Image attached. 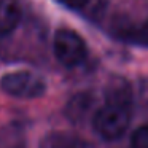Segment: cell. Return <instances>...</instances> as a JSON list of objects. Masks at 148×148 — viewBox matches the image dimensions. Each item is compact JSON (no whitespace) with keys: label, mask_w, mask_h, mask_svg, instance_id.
<instances>
[{"label":"cell","mask_w":148,"mask_h":148,"mask_svg":"<svg viewBox=\"0 0 148 148\" xmlns=\"http://www.w3.org/2000/svg\"><path fill=\"white\" fill-rule=\"evenodd\" d=\"M129 123H131L129 107L105 103L94 115L92 127L100 137L107 138V140H115L127 131Z\"/></svg>","instance_id":"1"},{"label":"cell","mask_w":148,"mask_h":148,"mask_svg":"<svg viewBox=\"0 0 148 148\" xmlns=\"http://www.w3.org/2000/svg\"><path fill=\"white\" fill-rule=\"evenodd\" d=\"M0 88L5 94L16 99H37L46 91V83L40 75L29 70H18L3 75Z\"/></svg>","instance_id":"2"},{"label":"cell","mask_w":148,"mask_h":148,"mask_svg":"<svg viewBox=\"0 0 148 148\" xmlns=\"http://www.w3.org/2000/svg\"><path fill=\"white\" fill-rule=\"evenodd\" d=\"M53 51L59 64L69 69L80 65L88 54L84 40L70 29L56 30L54 38H53Z\"/></svg>","instance_id":"3"},{"label":"cell","mask_w":148,"mask_h":148,"mask_svg":"<svg viewBox=\"0 0 148 148\" xmlns=\"http://www.w3.org/2000/svg\"><path fill=\"white\" fill-rule=\"evenodd\" d=\"M38 148H91L84 138L73 132L53 131L42 137Z\"/></svg>","instance_id":"4"},{"label":"cell","mask_w":148,"mask_h":148,"mask_svg":"<svg viewBox=\"0 0 148 148\" xmlns=\"http://www.w3.org/2000/svg\"><path fill=\"white\" fill-rule=\"evenodd\" d=\"M23 16L16 0H0V35H8L18 27Z\"/></svg>","instance_id":"5"},{"label":"cell","mask_w":148,"mask_h":148,"mask_svg":"<svg viewBox=\"0 0 148 148\" xmlns=\"http://www.w3.org/2000/svg\"><path fill=\"white\" fill-rule=\"evenodd\" d=\"M105 103L112 105H123L129 107L131 105V89L129 84L121 78H116L107 86L105 91Z\"/></svg>","instance_id":"6"},{"label":"cell","mask_w":148,"mask_h":148,"mask_svg":"<svg viewBox=\"0 0 148 148\" xmlns=\"http://www.w3.org/2000/svg\"><path fill=\"white\" fill-rule=\"evenodd\" d=\"M131 147L132 148H148V126L135 129V132L131 137Z\"/></svg>","instance_id":"7"},{"label":"cell","mask_w":148,"mask_h":148,"mask_svg":"<svg viewBox=\"0 0 148 148\" xmlns=\"http://www.w3.org/2000/svg\"><path fill=\"white\" fill-rule=\"evenodd\" d=\"M64 7L70 8V10H81L83 7H86L89 0H59Z\"/></svg>","instance_id":"8"},{"label":"cell","mask_w":148,"mask_h":148,"mask_svg":"<svg viewBox=\"0 0 148 148\" xmlns=\"http://www.w3.org/2000/svg\"><path fill=\"white\" fill-rule=\"evenodd\" d=\"M137 40H138V43H142V45L148 46V19H147V23L142 26V29L138 30Z\"/></svg>","instance_id":"9"}]
</instances>
